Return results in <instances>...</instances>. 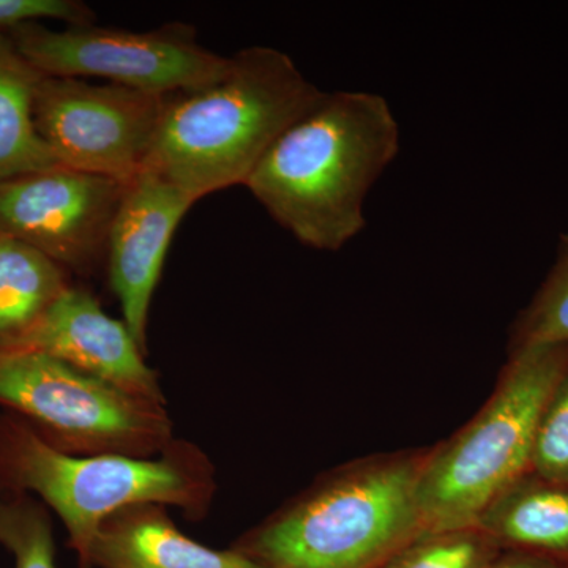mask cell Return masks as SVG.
<instances>
[{"label":"cell","instance_id":"cell-21","mask_svg":"<svg viewBox=\"0 0 568 568\" xmlns=\"http://www.w3.org/2000/svg\"><path fill=\"white\" fill-rule=\"evenodd\" d=\"M488 568H568V562L526 555V552L504 551Z\"/></svg>","mask_w":568,"mask_h":568},{"label":"cell","instance_id":"cell-10","mask_svg":"<svg viewBox=\"0 0 568 568\" xmlns=\"http://www.w3.org/2000/svg\"><path fill=\"white\" fill-rule=\"evenodd\" d=\"M193 201L173 183L141 171L125 185L106 245L108 278L123 324L148 355L149 313L171 239Z\"/></svg>","mask_w":568,"mask_h":568},{"label":"cell","instance_id":"cell-13","mask_svg":"<svg viewBox=\"0 0 568 568\" xmlns=\"http://www.w3.org/2000/svg\"><path fill=\"white\" fill-rule=\"evenodd\" d=\"M476 528L503 551L568 562V485L529 470L485 508Z\"/></svg>","mask_w":568,"mask_h":568},{"label":"cell","instance_id":"cell-6","mask_svg":"<svg viewBox=\"0 0 568 568\" xmlns=\"http://www.w3.org/2000/svg\"><path fill=\"white\" fill-rule=\"evenodd\" d=\"M0 406L71 455L153 458L175 439L166 405L31 351H0Z\"/></svg>","mask_w":568,"mask_h":568},{"label":"cell","instance_id":"cell-2","mask_svg":"<svg viewBox=\"0 0 568 568\" xmlns=\"http://www.w3.org/2000/svg\"><path fill=\"white\" fill-rule=\"evenodd\" d=\"M324 93L286 52L244 48L212 84L166 97L142 171L173 183L193 203L245 185L271 145Z\"/></svg>","mask_w":568,"mask_h":568},{"label":"cell","instance_id":"cell-15","mask_svg":"<svg viewBox=\"0 0 568 568\" xmlns=\"http://www.w3.org/2000/svg\"><path fill=\"white\" fill-rule=\"evenodd\" d=\"M71 286L40 250L0 235V349L24 335Z\"/></svg>","mask_w":568,"mask_h":568},{"label":"cell","instance_id":"cell-17","mask_svg":"<svg viewBox=\"0 0 568 568\" xmlns=\"http://www.w3.org/2000/svg\"><path fill=\"white\" fill-rule=\"evenodd\" d=\"M0 547L14 568H58L50 511L28 493L0 489Z\"/></svg>","mask_w":568,"mask_h":568},{"label":"cell","instance_id":"cell-4","mask_svg":"<svg viewBox=\"0 0 568 568\" xmlns=\"http://www.w3.org/2000/svg\"><path fill=\"white\" fill-rule=\"evenodd\" d=\"M215 466L186 439L153 458L71 455L50 446L11 413H0V489L28 493L62 519L78 568L91 567L100 525L123 507L160 504L201 521L215 499Z\"/></svg>","mask_w":568,"mask_h":568},{"label":"cell","instance_id":"cell-14","mask_svg":"<svg viewBox=\"0 0 568 568\" xmlns=\"http://www.w3.org/2000/svg\"><path fill=\"white\" fill-rule=\"evenodd\" d=\"M41 77L0 33V183L61 164L41 140L33 118Z\"/></svg>","mask_w":568,"mask_h":568},{"label":"cell","instance_id":"cell-11","mask_svg":"<svg viewBox=\"0 0 568 568\" xmlns=\"http://www.w3.org/2000/svg\"><path fill=\"white\" fill-rule=\"evenodd\" d=\"M0 351H31L58 358L126 394L166 405L159 373L148 365L123 321L95 295L71 284L36 324Z\"/></svg>","mask_w":568,"mask_h":568},{"label":"cell","instance_id":"cell-20","mask_svg":"<svg viewBox=\"0 0 568 568\" xmlns=\"http://www.w3.org/2000/svg\"><path fill=\"white\" fill-rule=\"evenodd\" d=\"M40 20L88 26L93 24L95 14L85 3L73 0H0V33L17 31Z\"/></svg>","mask_w":568,"mask_h":568},{"label":"cell","instance_id":"cell-12","mask_svg":"<svg viewBox=\"0 0 568 568\" xmlns=\"http://www.w3.org/2000/svg\"><path fill=\"white\" fill-rule=\"evenodd\" d=\"M91 567L264 568L237 549L209 548L185 536L160 504H134L104 519L93 538Z\"/></svg>","mask_w":568,"mask_h":568},{"label":"cell","instance_id":"cell-19","mask_svg":"<svg viewBox=\"0 0 568 568\" xmlns=\"http://www.w3.org/2000/svg\"><path fill=\"white\" fill-rule=\"evenodd\" d=\"M530 470L545 480L568 485V366L538 420Z\"/></svg>","mask_w":568,"mask_h":568},{"label":"cell","instance_id":"cell-18","mask_svg":"<svg viewBox=\"0 0 568 568\" xmlns=\"http://www.w3.org/2000/svg\"><path fill=\"white\" fill-rule=\"evenodd\" d=\"M503 552L476 526L425 530L381 568H488Z\"/></svg>","mask_w":568,"mask_h":568},{"label":"cell","instance_id":"cell-8","mask_svg":"<svg viewBox=\"0 0 568 568\" xmlns=\"http://www.w3.org/2000/svg\"><path fill=\"white\" fill-rule=\"evenodd\" d=\"M164 100L112 82L41 77L33 118L63 166L129 183L144 170Z\"/></svg>","mask_w":568,"mask_h":568},{"label":"cell","instance_id":"cell-5","mask_svg":"<svg viewBox=\"0 0 568 568\" xmlns=\"http://www.w3.org/2000/svg\"><path fill=\"white\" fill-rule=\"evenodd\" d=\"M568 366V345L508 353L495 392L462 429L429 447L417 487L425 530L470 528L530 470L538 420Z\"/></svg>","mask_w":568,"mask_h":568},{"label":"cell","instance_id":"cell-1","mask_svg":"<svg viewBox=\"0 0 568 568\" xmlns=\"http://www.w3.org/2000/svg\"><path fill=\"white\" fill-rule=\"evenodd\" d=\"M399 151L387 100L324 93L254 168L246 189L301 244L338 252L364 230L365 201Z\"/></svg>","mask_w":568,"mask_h":568},{"label":"cell","instance_id":"cell-3","mask_svg":"<svg viewBox=\"0 0 568 568\" xmlns=\"http://www.w3.org/2000/svg\"><path fill=\"white\" fill-rule=\"evenodd\" d=\"M429 448L335 467L233 547L264 568H381L425 532L417 487Z\"/></svg>","mask_w":568,"mask_h":568},{"label":"cell","instance_id":"cell-16","mask_svg":"<svg viewBox=\"0 0 568 568\" xmlns=\"http://www.w3.org/2000/svg\"><path fill=\"white\" fill-rule=\"evenodd\" d=\"M541 345H568V233L560 235L547 278L511 325L508 353Z\"/></svg>","mask_w":568,"mask_h":568},{"label":"cell","instance_id":"cell-9","mask_svg":"<svg viewBox=\"0 0 568 568\" xmlns=\"http://www.w3.org/2000/svg\"><path fill=\"white\" fill-rule=\"evenodd\" d=\"M126 183L58 164L0 183V235L40 250L65 271L91 275Z\"/></svg>","mask_w":568,"mask_h":568},{"label":"cell","instance_id":"cell-7","mask_svg":"<svg viewBox=\"0 0 568 568\" xmlns=\"http://www.w3.org/2000/svg\"><path fill=\"white\" fill-rule=\"evenodd\" d=\"M10 40L43 77L100 78L160 97L203 89L230 65V58L204 48L182 22L144 32L93 24L51 31L33 22L11 32Z\"/></svg>","mask_w":568,"mask_h":568}]
</instances>
